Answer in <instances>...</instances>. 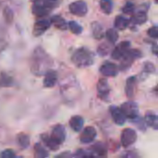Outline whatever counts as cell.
Masks as SVG:
<instances>
[{
  "instance_id": "cell-12",
  "label": "cell",
  "mask_w": 158,
  "mask_h": 158,
  "mask_svg": "<svg viewBox=\"0 0 158 158\" xmlns=\"http://www.w3.org/2000/svg\"><path fill=\"white\" fill-rule=\"evenodd\" d=\"M131 46V43L128 41H124L122 43H120L112 52V57L114 59H120L126 53L127 51L130 49Z\"/></svg>"
},
{
  "instance_id": "cell-35",
  "label": "cell",
  "mask_w": 158,
  "mask_h": 158,
  "mask_svg": "<svg viewBox=\"0 0 158 158\" xmlns=\"http://www.w3.org/2000/svg\"><path fill=\"white\" fill-rule=\"evenodd\" d=\"M109 52V45L106 44H102L98 48V53L101 54V56H106Z\"/></svg>"
},
{
  "instance_id": "cell-30",
  "label": "cell",
  "mask_w": 158,
  "mask_h": 158,
  "mask_svg": "<svg viewBox=\"0 0 158 158\" xmlns=\"http://www.w3.org/2000/svg\"><path fill=\"white\" fill-rule=\"evenodd\" d=\"M3 17L6 20V22L7 23H11L13 21V18H14V13L12 11V9L9 6H6L3 10Z\"/></svg>"
},
{
  "instance_id": "cell-21",
  "label": "cell",
  "mask_w": 158,
  "mask_h": 158,
  "mask_svg": "<svg viewBox=\"0 0 158 158\" xmlns=\"http://www.w3.org/2000/svg\"><path fill=\"white\" fill-rule=\"evenodd\" d=\"M130 24V20L123 17V16H118L115 19V27L118 29V30H125Z\"/></svg>"
},
{
  "instance_id": "cell-9",
  "label": "cell",
  "mask_w": 158,
  "mask_h": 158,
  "mask_svg": "<svg viewBox=\"0 0 158 158\" xmlns=\"http://www.w3.org/2000/svg\"><path fill=\"white\" fill-rule=\"evenodd\" d=\"M100 72L105 77H114L118 73V68L114 63L106 62L101 66Z\"/></svg>"
},
{
  "instance_id": "cell-8",
  "label": "cell",
  "mask_w": 158,
  "mask_h": 158,
  "mask_svg": "<svg viewBox=\"0 0 158 158\" xmlns=\"http://www.w3.org/2000/svg\"><path fill=\"white\" fill-rule=\"evenodd\" d=\"M51 20L50 19H46L44 18H40V19H38L33 26V35L34 36H41L42 34H44L51 26Z\"/></svg>"
},
{
  "instance_id": "cell-7",
  "label": "cell",
  "mask_w": 158,
  "mask_h": 158,
  "mask_svg": "<svg viewBox=\"0 0 158 158\" xmlns=\"http://www.w3.org/2000/svg\"><path fill=\"white\" fill-rule=\"evenodd\" d=\"M137 140L136 131L132 129H125L121 132V144L124 147H129L133 144Z\"/></svg>"
},
{
  "instance_id": "cell-37",
  "label": "cell",
  "mask_w": 158,
  "mask_h": 158,
  "mask_svg": "<svg viewBox=\"0 0 158 158\" xmlns=\"http://www.w3.org/2000/svg\"><path fill=\"white\" fill-rule=\"evenodd\" d=\"M156 94H158V86H157V87H156Z\"/></svg>"
},
{
  "instance_id": "cell-3",
  "label": "cell",
  "mask_w": 158,
  "mask_h": 158,
  "mask_svg": "<svg viewBox=\"0 0 158 158\" xmlns=\"http://www.w3.org/2000/svg\"><path fill=\"white\" fill-rule=\"evenodd\" d=\"M71 60L73 64L78 68H87L94 63V56L89 49L81 47L73 53Z\"/></svg>"
},
{
  "instance_id": "cell-25",
  "label": "cell",
  "mask_w": 158,
  "mask_h": 158,
  "mask_svg": "<svg viewBox=\"0 0 158 158\" xmlns=\"http://www.w3.org/2000/svg\"><path fill=\"white\" fill-rule=\"evenodd\" d=\"M92 31L94 37L96 39H101L104 36V30L98 22H94L92 24Z\"/></svg>"
},
{
  "instance_id": "cell-29",
  "label": "cell",
  "mask_w": 158,
  "mask_h": 158,
  "mask_svg": "<svg viewBox=\"0 0 158 158\" xmlns=\"http://www.w3.org/2000/svg\"><path fill=\"white\" fill-rule=\"evenodd\" d=\"M34 150H35V156L36 157L44 158L47 157L49 156V154L47 153V151H45V149L40 143H36L35 144Z\"/></svg>"
},
{
  "instance_id": "cell-13",
  "label": "cell",
  "mask_w": 158,
  "mask_h": 158,
  "mask_svg": "<svg viewBox=\"0 0 158 158\" xmlns=\"http://www.w3.org/2000/svg\"><path fill=\"white\" fill-rule=\"evenodd\" d=\"M97 92H98V95L101 99L103 100H106L108 98L109 95V86H108V82L106 79H101L98 83H97Z\"/></svg>"
},
{
  "instance_id": "cell-18",
  "label": "cell",
  "mask_w": 158,
  "mask_h": 158,
  "mask_svg": "<svg viewBox=\"0 0 158 158\" xmlns=\"http://www.w3.org/2000/svg\"><path fill=\"white\" fill-rule=\"evenodd\" d=\"M50 20H51V23L56 28H57L61 31H65L69 28V23H67L66 20L60 16H53Z\"/></svg>"
},
{
  "instance_id": "cell-31",
  "label": "cell",
  "mask_w": 158,
  "mask_h": 158,
  "mask_svg": "<svg viewBox=\"0 0 158 158\" xmlns=\"http://www.w3.org/2000/svg\"><path fill=\"white\" fill-rule=\"evenodd\" d=\"M69 29L73 32L74 34H81L82 31V27L76 21H69Z\"/></svg>"
},
{
  "instance_id": "cell-33",
  "label": "cell",
  "mask_w": 158,
  "mask_h": 158,
  "mask_svg": "<svg viewBox=\"0 0 158 158\" xmlns=\"http://www.w3.org/2000/svg\"><path fill=\"white\" fill-rule=\"evenodd\" d=\"M15 156H16V154L11 149H6V150H4L0 153V157L1 158H13Z\"/></svg>"
},
{
  "instance_id": "cell-22",
  "label": "cell",
  "mask_w": 158,
  "mask_h": 158,
  "mask_svg": "<svg viewBox=\"0 0 158 158\" xmlns=\"http://www.w3.org/2000/svg\"><path fill=\"white\" fill-rule=\"evenodd\" d=\"M92 152L94 153V156H106L107 152L106 146L102 143H97L93 146Z\"/></svg>"
},
{
  "instance_id": "cell-38",
  "label": "cell",
  "mask_w": 158,
  "mask_h": 158,
  "mask_svg": "<svg viewBox=\"0 0 158 158\" xmlns=\"http://www.w3.org/2000/svg\"><path fill=\"white\" fill-rule=\"evenodd\" d=\"M156 3H158V0H156Z\"/></svg>"
},
{
  "instance_id": "cell-36",
  "label": "cell",
  "mask_w": 158,
  "mask_h": 158,
  "mask_svg": "<svg viewBox=\"0 0 158 158\" xmlns=\"http://www.w3.org/2000/svg\"><path fill=\"white\" fill-rule=\"evenodd\" d=\"M144 69L148 72H153L155 70V67L153 64H150V63H146L145 66H144Z\"/></svg>"
},
{
  "instance_id": "cell-34",
  "label": "cell",
  "mask_w": 158,
  "mask_h": 158,
  "mask_svg": "<svg viewBox=\"0 0 158 158\" xmlns=\"http://www.w3.org/2000/svg\"><path fill=\"white\" fill-rule=\"evenodd\" d=\"M148 35L151 37V38H154V39H158V26H154L152 28H150L148 30Z\"/></svg>"
},
{
  "instance_id": "cell-1",
  "label": "cell",
  "mask_w": 158,
  "mask_h": 158,
  "mask_svg": "<svg viewBox=\"0 0 158 158\" xmlns=\"http://www.w3.org/2000/svg\"><path fill=\"white\" fill-rule=\"evenodd\" d=\"M52 60L48 54L42 48L36 47L31 59V70L36 76L44 75L50 69Z\"/></svg>"
},
{
  "instance_id": "cell-26",
  "label": "cell",
  "mask_w": 158,
  "mask_h": 158,
  "mask_svg": "<svg viewBox=\"0 0 158 158\" xmlns=\"http://www.w3.org/2000/svg\"><path fill=\"white\" fill-rule=\"evenodd\" d=\"M106 37L108 41V43L110 44H115L118 39V33L116 30L114 29H109L106 31Z\"/></svg>"
},
{
  "instance_id": "cell-14",
  "label": "cell",
  "mask_w": 158,
  "mask_h": 158,
  "mask_svg": "<svg viewBox=\"0 0 158 158\" xmlns=\"http://www.w3.org/2000/svg\"><path fill=\"white\" fill-rule=\"evenodd\" d=\"M51 136L54 139H56L59 143H64V141L66 139V130H65V127L63 125H60V124L55 126L53 131H52Z\"/></svg>"
},
{
  "instance_id": "cell-19",
  "label": "cell",
  "mask_w": 158,
  "mask_h": 158,
  "mask_svg": "<svg viewBox=\"0 0 158 158\" xmlns=\"http://www.w3.org/2000/svg\"><path fill=\"white\" fill-rule=\"evenodd\" d=\"M43 141L44 142L45 145H46L50 150H52V151H56V150H58L59 147H60V144H61V143H59L56 139H54L52 136H46V135H44V136H43Z\"/></svg>"
},
{
  "instance_id": "cell-39",
  "label": "cell",
  "mask_w": 158,
  "mask_h": 158,
  "mask_svg": "<svg viewBox=\"0 0 158 158\" xmlns=\"http://www.w3.org/2000/svg\"><path fill=\"white\" fill-rule=\"evenodd\" d=\"M0 6H1V1H0Z\"/></svg>"
},
{
  "instance_id": "cell-16",
  "label": "cell",
  "mask_w": 158,
  "mask_h": 158,
  "mask_svg": "<svg viewBox=\"0 0 158 158\" xmlns=\"http://www.w3.org/2000/svg\"><path fill=\"white\" fill-rule=\"evenodd\" d=\"M83 123H84V120H83V118L81 116H74L69 120V126H70V128L74 131H76V132L81 131L82 130Z\"/></svg>"
},
{
  "instance_id": "cell-15",
  "label": "cell",
  "mask_w": 158,
  "mask_h": 158,
  "mask_svg": "<svg viewBox=\"0 0 158 158\" xmlns=\"http://www.w3.org/2000/svg\"><path fill=\"white\" fill-rule=\"evenodd\" d=\"M57 81V73L54 70L49 69L45 74H44V86L45 88H51L56 85Z\"/></svg>"
},
{
  "instance_id": "cell-17",
  "label": "cell",
  "mask_w": 158,
  "mask_h": 158,
  "mask_svg": "<svg viewBox=\"0 0 158 158\" xmlns=\"http://www.w3.org/2000/svg\"><path fill=\"white\" fill-rule=\"evenodd\" d=\"M136 77L135 76H131V78H129L127 80L126 82V87H125V91H126V95L129 98H132L134 95V91H135V86H136Z\"/></svg>"
},
{
  "instance_id": "cell-2",
  "label": "cell",
  "mask_w": 158,
  "mask_h": 158,
  "mask_svg": "<svg viewBox=\"0 0 158 158\" xmlns=\"http://www.w3.org/2000/svg\"><path fill=\"white\" fill-rule=\"evenodd\" d=\"M62 0H34L32 13L38 18H44L52 9L57 7Z\"/></svg>"
},
{
  "instance_id": "cell-20",
  "label": "cell",
  "mask_w": 158,
  "mask_h": 158,
  "mask_svg": "<svg viewBox=\"0 0 158 158\" xmlns=\"http://www.w3.org/2000/svg\"><path fill=\"white\" fill-rule=\"evenodd\" d=\"M144 122L154 130L158 131V116L153 114V113H148L146 114L144 118Z\"/></svg>"
},
{
  "instance_id": "cell-10",
  "label": "cell",
  "mask_w": 158,
  "mask_h": 158,
  "mask_svg": "<svg viewBox=\"0 0 158 158\" xmlns=\"http://www.w3.org/2000/svg\"><path fill=\"white\" fill-rule=\"evenodd\" d=\"M109 110H110L111 117H112L114 122L117 125L121 126V125H123L125 123L127 118H126V116L124 115V113L122 112V110L120 108H118L116 106H111Z\"/></svg>"
},
{
  "instance_id": "cell-23",
  "label": "cell",
  "mask_w": 158,
  "mask_h": 158,
  "mask_svg": "<svg viewBox=\"0 0 158 158\" xmlns=\"http://www.w3.org/2000/svg\"><path fill=\"white\" fill-rule=\"evenodd\" d=\"M147 20V16L145 11H138L135 15H133L131 19V22L133 24H142Z\"/></svg>"
},
{
  "instance_id": "cell-24",
  "label": "cell",
  "mask_w": 158,
  "mask_h": 158,
  "mask_svg": "<svg viewBox=\"0 0 158 158\" xmlns=\"http://www.w3.org/2000/svg\"><path fill=\"white\" fill-rule=\"evenodd\" d=\"M14 83L12 77L6 73H1L0 75V87H11Z\"/></svg>"
},
{
  "instance_id": "cell-5",
  "label": "cell",
  "mask_w": 158,
  "mask_h": 158,
  "mask_svg": "<svg viewBox=\"0 0 158 158\" xmlns=\"http://www.w3.org/2000/svg\"><path fill=\"white\" fill-rule=\"evenodd\" d=\"M120 109L122 110V112L124 113L126 118H128L130 119H134V118H138L139 108H138V106L134 102L129 101V102L123 103L120 106Z\"/></svg>"
},
{
  "instance_id": "cell-4",
  "label": "cell",
  "mask_w": 158,
  "mask_h": 158,
  "mask_svg": "<svg viewBox=\"0 0 158 158\" xmlns=\"http://www.w3.org/2000/svg\"><path fill=\"white\" fill-rule=\"evenodd\" d=\"M142 56V53L137 50V49H132V50H128L127 53L121 57V64H120V69L125 70L126 69L130 68L131 65L132 64L133 60L137 59V58H140Z\"/></svg>"
},
{
  "instance_id": "cell-32",
  "label": "cell",
  "mask_w": 158,
  "mask_h": 158,
  "mask_svg": "<svg viewBox=\"0 0 158 158\" xmlns=\"http://www.w3.org/2000/svg\"><path fill=\"white\" fill-rule=\"evenodd\" d=\"M134 9H135V6H134V5L131 2H127L125 4V6H123V8H122L123 12L126 13V14H131V13H133L134 12Z\"/></svg>"
},
{
  "instance_id": "cell-27",
  "label": "cell",
  "mask_w": 158,
  "mask_h": 158,
  "mask_svg": "<svg viewBox=\"0 0 158 158\" xmlns=\"http://www.w3.org/2000/svg\"><path fill=\"white\" fill-rule=\"evenodd\" d=\"M100 6H101V9L105 13L110 14L113 10V2L112 0H101Z\"/></svg>"
},
{
  "instance_id": "cell-6",
  "label": "cell",
  "mask_w": 158,
  "mask_h": 158,
  "mask_svg": "<svg viewBox=\"0 0 158 158\" xmlns=\"http://www.w3.org/2000/svg\"><path fill=\"white\" fill-rule=\"evenodd\" d=\"M69 11L71 14H73L75 16H79V17H83L84 15H86V13L88 11L87 4L82 0H78V1L72 2L69 5Z\"/></svg>"
},
{
  "instance_id": "cell-11",
  "label": "cell",
  "mask_w": 158,
  "mask_h": 158,
  "mask_svg": "<svg viewBox=\"0 0 158 158\" xmlns=\"http://www.w3.org/2000/svg\"><path fill=\"white\" fill-rule=\"evenodd\" d=\"M96 134V131L94 127H86L81 134L80 141L81 143H91L95 139Z\"/></svg>"
},
{
  "instance_id": "cell-28",
  "label": "cell",
  "mask_w": 158,
  "mask_h": 158,
  "mask_svg": "<svg viewBox=\"0 0 158 158\" xmlns=\"http://www.w3.org/2000/svg\"><path fill=\"white\" fill-rule=\"evenodd\" d=\"M18 143L21 148H23V149L27 148L30 145V137L24 133L19 134L18 136Z\"/></svg>"
}]
</instances>
